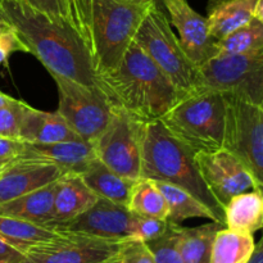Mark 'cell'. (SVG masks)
<instances>
[{
	"instance_id": "obj_1",
	"label": "cell",
	"mask_w": 263,
	"mask_h": 263,
	"mask_svg": "<svg viewBox=\"0 0 263 263\" xmlns=\"http://www.w3.org/2000/svg\"><path fill=\"white\" fill-rule=\"evenodd\" d=\"M0 7L4 22L15 31L26 53L36 57L53 79L99 87L89 51L71 26L17 0H0Z\"/></svg>"
},
{
	"instance_id": "obj_2",
	"label": "cell",
	"mask_w": 263,
	"mask_h": 263,
	"mask_svg": "<svg viewBox=\"0 0 263 263\" xmlns=\"http://www.w3.org/2000/svg\"><path fill=\"white\" fill-rule=\"evenodd\" d=\"M72 26L84 41L98 77L122 61L157 0H67Z\"/></svg>"
},
{
	"instance_id": "obj_3",
	"label": "cell",
	"mask_w": 263,
	"mask_h": 263,
	"mask_svg": "<svg viewBox=\"0 0 263 263\" xmlns=\"http://www.w3.org/2000/svg\"><path fill=\"white\" fill-rule=\"evenodd\" d=\"M98 84L115 107L141 122L161 120L182 95L136 41L115 71L98 77Z\"/></svg>"
},
{
	"instance_id": "obj_4",
	"label": "cell",
	"mask_w": 263,
	"mask_h": 263,
	"mask_svg": "<svg viewBox=\"0 0 263 263\" xmlns=\"http://www.w3.org/2000/svg\"><path fill=\"white\" fill-rule=\"evenodd\" d=\"M140 177L168 182L186 190L207 205L217 222L225 225L223 208L205 186L194 162V153L170 134L159 120L143 122Z\"/></svg>"
},
{
	"instance_id": "obj_5",
	"label": "cell",
	"mask_w": 263,
	"mask_h": 263,
	"mask_svg": "<svg viewBox=\"0 0 263 263\" xmlns=\"http://www.w3.org/2000/svg\"><path fill=\"white\" fill-rule=\"evenodd\" d=\"M159 121L192 153L222 148L225 102L220 91L194 87L182 94Z\"/></svg>"
},
{
	"instance_id": "obj_6",
	"label": "cell",
	"mask_w": 263,
	"mask_h": 263,
	"mask_svg": "<svg viewBox=\"0 0 263 263\" xmlns=\"http://www.w3.org/2000/svg\"><path fill=\"white\" fill-rule=\"evenodd\" d=\"M134 41L141 46L181 94L200 86L198 67L182 50L168 17L159 3H156L146 13Z\"/></svg>"
},
{
	"instance_id": "obj_7",
	"label": "cell",
	"mask_w": 263,
	"mask_h": 263,
	"mask_svg": "<svg viewBox=\"0 0 263 263\" xmlns=\"http://www.w3.org/2000/svg\"><path fill=\"white\" fill-rule=\"evenodd\" d=\"M225 102L222 149L235 156L263 186V105L233 94Z\"/></svg>"
},
{
	"instance_id": "obj_8",
	"label": "cell",
	"mask_w": 263,
	"mask_h": 263,
	"mask_svg": "<svg viewBox=\"0 0 263 263\" xmlns=\"http://www.w3.org/2000/svg\"><path fill=\"white\" fill-rule=\"evenodd\" d=\"M200 86L263 105V50L218 53L198 67Z\"/></svg>"
},
{
	"instance_id": "obj_9",
	"label": "cell",
	"mask_w": 263,
	"mask_h": 263,
	"mask_svg": "<svg viewBox=\"0 0 263 263\" xmlns=\"http://www.w3.org/2000/svg\"><path fill=\"white\" fill-rule=\"evenodd\" d=\"M58 89L57 112L81 140L92 144L109 123L116 107L99 87L54 77Z\"/></svg>"
},
{
	"instance_id": "obj_10",
	"label": "cell",
	"mask_w": 263,
	"mask_h": 263,
	"mask_svg": "<svg viewBox=\"0 0 263 263\" xmlns=\"http://www.w3.org/2000/svg\"><path fill=\"white\" fill-rule=\"evenodd\" d=\"M143 122L116 107L107 127L92 143L98 159L123 177H140V140Z\"/></svg>"
},
{
	"instance_id": "obj_11",
	"label": "cell",
	"mask_w": 263,
	"mask_h": 263,
	"mask_svg": "<svg viewBox=\"0 0 263 263\" xmlns=\"http://www.w3.org/2000/svg\"><path fill=\"white\" fill-rule=\"evenodd\" d=\"M55 238L32 247L21 263H103L118 254L121 241L58 231Z\"/></svg>"
},
{
	"instance_id": "obj_12",
	"label": "cell",
	"mask_w": 263,
	"mask_h": 263,
	"mask_svg": "<svg viewBox=\"0 0 263 263\" xmlns=\"http://www.w3.org/2000/svg\"><path fill=\"white\" fill-rule=\"evenodd\" d=\"M194 162L205 186L222 208L234 195L263 187L235 156L222 148L198 152Z\"/></svg>"
},
{
	"instance_id": "obj_13",
	"label": "cell",
	"mask_w": 263,
	"mask_h": 263,
	"mask_svg": "<svg viewBox=\"0 0 263 263\" xmlns=\"http://www.w3.org/2000/svg\"><path fill=\"white\" fill-rule=\"evenodd\" d=\"M166 12L177 39L190 61L197 67L217 55L216 40L208 31L205 17L195 12L187 0H158Z\"/></svg>"
},
{
	"instance_id": "obj_14",
	"label": "cell",
	"mask_w": 263,
	"mask_h": 263,
	"mask_svg": "<svg viewBox=\"0 0 263 263\" xmlns=\"http://www.w3.org/2000/svg\"><path fill=\"white\" fill-rule=\"evenodd\" d=\"M134 223L135 216L125 205L99 198L92 207L73 220L59 225L55 231L80 233L107 240L122 241L133 238Z\"/></svg>"
},
{
	"instance_id": "obj_15",
	"label": "cell",
	"mask_w": 263,
	"mask_h": 263,
	"mask_svg": "<svg viewBox=\"0 0 263 263\" xmlns=\"http://www.w3.org/2000/svg\"><path fill=\"white\" fill-rule=\"evenodd\" d=\"M63 172L54 164L37 159L18 158L0 172V204L55 181Z\"/></svg>"
},
{
	"instance_id": "obj_16",
	"label": "cell",
	"mask_w": 263,
	"mask_h": 263,
	"mask_svg": "<svg viewBox=\"0 0 263 263\" xmlns=\"http://www.w3.org/2000/svg\"><path fill=\"white\" fill-rule=\"evenodd\" d=\"M23 159H37L58 167L63 174L84 175L95 162L97 153L92 144L84 140L59 141L51 144L26 143Z\"/></svg>"
},
{
	"instance_id": "obj_17",
	"label": "cell",
	"mask_w": 263,
	"mask_h": 263,
	"mask_svg": "<svg viewBox=\"0 0 263 263\" xmlns=\"http://www.w3.org/2000/svg\"><path fill=\"white\" fill-rule=\"evenodd\" d=\"M253 18L263 20V0H210L207 25L215 40L225 37Z\"/></svg>"
},
{
	"instance_id": "obj_18",
	"label": "cell",
	"mask_w": 263,
	"mask_h": 263,
	"mask_svg": "<svg viewBox=\"0 0 263 263\" xmlns=\"http://www.w3.org/2000/svg\"><path fill=\"white\" fill-rule=\"evenodd\" d=\"M98 199L99 197L85 184L80 175H62L55 181L54 190V230L89 210Z\"/></svg>"
},
{
	"instance_id": "obj_19",
	"label": "cell",
	"mask_w": 263,
	"mask_h": 263,
	"mask_svg": "<svg viewBox=\"0 0 263 263\" xmlns=\"http://www.w3.org/2000/svg\"><path fill=\"white\" fill-rule=\"evenodd\" d=\"M20 139L30 144L81 140L58 112L49 113L27 105L21 123Z\"/></svg>"
},
{
	"instance_id": "obj_20",
	"label": "cell",
	"mask_w": 263,
	"mask_h": 263,
	"mask_svg": "<svg viewBox=\"0 0 263 263\" xmlns=\"http://www.w3.org/2000/svg\"><path fill=\"white\" fill-rule=\"evenodd\" d=\"M55 181L0 204V215L27 221L43 228L53 229V200Z\"/></svg>"
},
{
	"instance_id": "obj_21",
	"label": "cell",
	"mask_w": 263,
	"mask_h": 263,
	"mask_svg": "<svg viewBox=\"0 0 263 263\" xmlns=\"http://www.w3.org/2000/svg\"><path fill=\"white\" fill-rule=\"evenodd\" d=\"M225 226L231 230L254 235L263 226L262 189L234 195L223 208Z\"/></svg>"
},
{
	"instance_id": "obj_22",
	"label": "cell",
	"mask_w": 263,
	"mask_h": 263,
	"mask_svg": "<svg viewBox=\"0 0 263 263\" xmlns=\"http://www.w3.org/2000/svg\"><path fill=\"white\" fill-rule=\"evenodd\" d=\"M222 228L225 225L216 221L197 228L176 225L177 246L185 263H211L213 239Z\"/></svg>"
},
{
	"instance_id": "obj_23",
	"label": "cell",
	"mask_w": 263,
	"mask_h": 263,
	"mask_svg": "<svg viewBox=\"0 0 263 263\" xmlns=\"http://www.w3.org/2000/svg\"><path fill=\"white\" fill-rule=\"evenodd\" d=\"M85 184L99 198L110 200L117 204L127 203L131 186L135 180L116 174L98 159L84 175H81Z\"/></svg>"
},
{
	"instance_id": "obj_24",
	"label": "cell",
	"mask_w": 263,
	"mask_h": 263,
	"mask_svg": "<svg viewBox=\"0 0 263 263\" xmlns=\"http://www.w3.org/2000/svg\"><path fill=\"white\" fill-rule=\"evenodd\" d=\"M156 182L167 202V207H168L167 221L170 223L181 225L184 221L189 218H207V220L217 222L212 211L186 190L176 185L168 184V182Z\"/></svg>"
},
{
	"instance_id": "obj_25",
	"label": "cell",
	"mask_w": 263,
	"mask_h": 263,
	"mask_svg": "<svg viewBox=\"0 0 263 263\" xmlns=\"http://www.w3.org/2000/svg\"><path fill=\"white\" fill-rule=\"evenodd\" d=\"M126 208L138 217L167 220L168 207L164 195L154 180L139 177L134 181Z\"/></svg>"
},
{
	"instance_id": "obj_26",
	"label": "cell",
	"mask_w": 263,
	"mask_h": 263,
	"mask_svg": "<svg viewBox=\"0 0 263 263\" xmlns=\"http://www.w3.org/2000/svg\"><path fill=\"white\" fill-rule=\"evenodd\" d=\"M256 248L252 234L225 228L216 233L211 252V263H247Z\"/></svg>"
},
{
	"instance_id": "obj_27",
	"label": "cell",
	"mask_w": 263,
	"mask_h": 263,
	"mask_svg": "<svg viewBox=\"0 0 263 263\" xmlns=\"http://www.w3.org/2000/svg\"><path fill=\"white\" fill-rule=\"evenodd\" d=\"M58 234L53 229L0 215V239L23 254L32 247L55 238Z\"/></svg>"
},
{
	"instance_id": "obj_28",
	"label": "cell",
	"mask_w": 263,
	"mask_h": 263,
	"mask_svg": "<svg viewBox=\"0 0 263 263\" xmlns=\"http://www.w3.org/2000/svg\"><path fill=\"white\" fill-rule=\"evenodd\" d=\"M216 48L218 53L229 54H247L263 50V20L253 18L225 37L216 40Z\"/></svg>"
},
{
	"instance_id": "obj_29",
	"label": "cell",
	"mask_w": 263,
	"mask_h": 263,
	"mask_svg": "<svg viewBox=\"0 0 263 263\" xmlns=\"http://www.w3.org/2000/svg\"><path fill=\"white\" fill-rule=\"evenodd\" d=\"M154 263H185L177 246V231L175 223L168 222L166 233L154 240L146 241Z\"/></svg>"
},
{
	"instance_id": "obj_30",
	"label": "cell",
	"mask_w": 263,
	"mask_h": 263,
	"mask_svg": "<svg viewBox=\"0 0 263 263\" xmlns=\"http://www.w3.org/2000/svg\"><path fill=\"white\" fill-rule=\"evenodd\" d=\"M27 103L13 99L8 104L0 107V136L20 139L21 123Z\"/></svg>"
},
{
	"instance_id": "obj_31",
	"label": "cell",
	"mask_w": 263,
	"mask_h": 263,
	"mask_svg": "<svg viewBox=\"0 0 263 263\" xmlns=\"http://www.w3.org/2000/svg\"><path fill=\"white\" fill-rule=\"evenodd\" d=\"M17 2L26 4L27 7L32 8V9L37 10V12L49 15L53 20L67 23V25H69L73 28L71 12H69L68 2L67 0H17Z\"/></svg>"
},
{
	"instance_id": "obj_32",
	"label": "cell",
	"mask_w": 263,
	"mask_h": 263,
	"mask_svg": "<svg viewBox=\"0 0 263 263\" xmlns=\"http://www.w3.org/2000/svg\"><path fill=\"white\" fill-rule=\"evenodd\" d=\"M118 258L121 259V263H154L148 244L138 239L121 241Z\"/></svg>"
},
{
	"instance_id": "obj_33",
	"label": "cell",
	"mask_w": 263,
	"mask_h": 263,
	"mask_svg": "<svg viewBox=\"0 0 263 263\" xmlns=\"http://www.w3.org/2000/svg\"><path fill=\"white\" fill-rule=\"evenodd\" d=\"M168 228V221L162 218H151V217H138L135 216V223H134V234L131 239H138L141 241H151L159 238L166 233Z\"/></svg>"
},
{
	"instance_id": "obj_34",
	"label": "cell",
	"mask_w": 263,
	"mask_h": 263,
	"mask_svg": "<svg viewBox=\"0 0 263 263\" xmlns=\"http://www.w3.org/2000/svg\"><path fill=\"white\" fill-rule=\"evenodd\" d=\"M17 51L26 53L25 46L7 22H0V66H7L12 54Z\"/></svg>"
},
{
	"instance_id": "obj_35",
	"label": "cell",
	"mask_w": 263,
	"mask_h": 263,
	"mask_svg": "<svg viewBox=\"0 0 263 263\" xmlns=\"http://www.w3.org/2000/svg\"><path fill=\"white\" fill-rule=\"evenodd\" d=\"M26 143L21 139L3 138L0 136V161L10 162L22 157Z\"/></svg>"
},
{
	"instance_id": "obj_36",
	"label": "cell",
	"mask_w": 263,
	"mask_h": 263,
	"mask_svg": "<svg viewBox=\"0 0 263 263\" xmlns=\"http://www.w3.org/2000/svg\"><path fill=\"white\" fill-rule=\"evenodd\" d=\"M23 259L25 254L0 239V263H21Z\"/></svg>"
},
{
	"instance_id": "obj_37",
	"label": "cell",
	"mask_w": 263,
	"mask_h": 263,
	"mask_svg": "<svg viewBox=\"0 0 263 263\" xmlns=\"http://www.w3.org/2000/svg\"><path fill=\"white\" fill-rule=\"evenodd\" d=\"M247 263H263V241L262 240H259L258 243H256V248H254L251 258L248 259V262Z\"/></svg>"
},
{
	"instance_id": "obj_38",
	"label": "cell",
	"mask_w": 263,
	"mask_h": 263,
	"mask_svg": "<svg viewBox=\"0 0 263 263\" xmlns=\"http://www.w3.org/2000/svg\"><path fill=\"white\" fill-rule=\"evenodd\" d=\"M13 99H14V98L9 97V95L5 94V92H3L2 90H0V107H3V105L8 104V103L12 102Z\"/></svg>"
},
{
	"instance_id": "obj_39",
	"label": "cell",
	"mask_w": 263,
	"mask_h": 263,
	"mask_svg": "<svg viewBox=\"0 0 263 263\" xmlns=\"http://www.w3.org/2000/svg\"><path fill=\"white\" fill-rule=\"evenodd\" d=\"M103 263H121V259L118 258V254L116 257H113V258H110V259H108V261H105V262H103Z\"/></svg>"
},
{
	"instance_id": "obj_40",
	"label": "cell",
	"mask_w": 263,
	"mask_h": 263,
	"mask_svg": "<svg viewBox=\"0 0 263 263\" xmlns=\"http://www.w3.org/2000/svg\"><path fill=\"white\" fill-rule=\"evenodd\" d=\"M15 161V159H14ZM10 162H13V161H10ZM10 162H4V161H0V168H3V167H5L7 166V164H9Z\"/></svg>"
},
{
	"instance_id": "obj_41",
	"label": "cell",
	"mask_w": 263,
	"mask_h": 263,
	"mask_svg": "<svg viewBox=\"0 0 263 263\" xmlns=\"http://www.w3.org/2000/svg\"><path fill=\"white\" fill-rule=\"evenodd\" d=\"M0 22H4V17H3V12H2V7H0Z\"/></svg>"
},
{
	"instance_id": "obj_42",
	"label": "cell",
	"mask_w": 263,
	"mask_h": 263,
	"mask_svg": "<svg viewBox=\"0 0 263 263\" xmlns=\"http://www.w3.org/2000/svg\"><path fill=\"white\" fill-rule=\"evenodd\" d=\"M7 166H8V164H7ZM3 170H4V167H3V168H0V172H2V171H3Z\"/></svg>"
},
{
	"instance_id": "obj_43",
	"label": "cell",
	"mask_w": 263,
	"mask_h": 263,
	"mask_svg": "<svg viewBox=\"0 0 263 263\" xmlns=\"http://www.w3.org/2000/svg\"><path fill=\"white\" fill-rule=\"evenodd\" d=\"M157 2H158V0H157ZM158 3H159V2H158Z\"/></svg>"
}]
</instances>
